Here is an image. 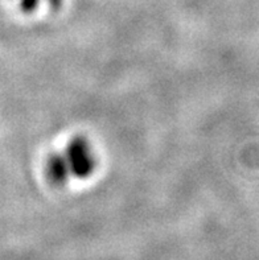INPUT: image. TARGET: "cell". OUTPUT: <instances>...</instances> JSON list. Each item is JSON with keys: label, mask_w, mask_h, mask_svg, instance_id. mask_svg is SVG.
I'll use <instances>...</instances> for the list:
<instances>
[{"label": "cell", "mask_w": 259, "mask_h": 260, "mask_svg": "<svg viewBox=\"0 0 259 260\" xmlns=\"http://www.w3.org/2000/svg\"><path fill=\"white\" fill-rule=\"evenodd\" d=\"M69 160L66 161L72 165L73 172L79 176H89L94 169V155L86 140L78 138L73 140L69 145Z\"/></svg>", "instance_id": "cell-1"}, {"label": "cell", "mask_w": 259, "mask_h": 260, "mask_svg": "<svg viewBox=\"0 0 259 260\" xmlns=\"http://www.w3.org/2000/svg\"><path fill=\"white\" fill-rule=\"evenodd\" d=\"M50 3H52V6H60V3H61V0H49Z\"/></svg>", "instance_id": "cell-4"}, {"label": "cell", "mask_w": 259, "mask_h": 260, "mask_svg": "<svg viewBox=\"0 0 259 260\" xmlns=\"http://www.w3.org/2000/svg\"><path fill=\"white\" fill-rule=\"evenodd\" d=\"M66 164H68V161L64 160L63 157H60V156H54L48 161L46 169H48V175H49L53 181H63V178L66 175Z\"/></svg>", "instance_id": "cell-2"}, {"label": "cell", "mask_w": 259, "mask_h": 260, "mask_svg": "<svg viewBox=\"0 0 259 260\" xmlns=\"http://www.w3.org/2000/svg\"><path fill=\"white\" fill-rule=\"evenodd\" d=\"M39 0H23V7L25 10H32L35 8Z\"/></svg>", "instance_id": "cell-3"}]
</instances>
